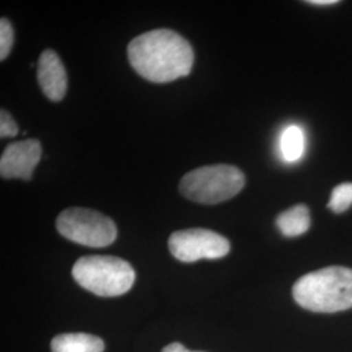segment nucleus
<instances>
[{
    "label": "nucleus",
    "instance_id": "f257e3e1",
    "mask_svg": "<svg viewBox=\"0 0 352 352\" xmlns=\"http://www.w3.org/2000/svg\"><path fill=\"white\" fill-rule=\"evenodd\" d=\"M128 60L144 78L164 84L188 76L195 54L188 41L174 30L155 29L131 41Z\"/></svg>",
    "mask_w": 352,
    "mask_h": 352
},
{
    "label": "nucleus",
    "instance_id": "f03ea898",
    "mask_svg": "<svg viewBox=\"0 0 352 352\" xmlns=\"http://www.w3.org/2000/svg\"><path fill=\"white\" fill-rule=\"evenodd\" d=\"M295 302L304 309L336 314L352 308V269L327 266L305 274L292 287Z\"/></svg>",
    "mask_w": 352,
    "mask_h": 352
},
{
    "label": "nucleus",
    "instance_id": "7ed1b4c3",
    "mask_svg": "<svg viewBox=\"0 0 352 352\" xmlns=\"http://www.w3.org/2000/svg\"><path fill=\"white\" fill-rule=\"evenodd\" d=\"M72 277L82 287L97 296H120L132 289L135 270L126 260L115 256H84L72 267Z\"/></svg>",
    "mask_w": 352,
    "mask_h": 352
},
{
    "label": "nucleus",
    "instance_id": "20e7f679",
    "mask_svg": "<svg viewBox=\"0 0 352 352\" xmlns=\"http://www.w3.org/2000/svg\"><path fill=\"white\" fill-rule=\"evenodd\" d=\"M245 186V176L232 164H212L192 170L179 183L180 193L190 201L215 205L235 197Z\"/></svg>",
    "mask_w": 352,
    "mask_h": 352
},
{
    "label": "nucleus",
    "instance_id": "39448f33",
    "mask_svg": "<svg viewBox=\"0 0 352 352\" xmlns=\"http://www.w3.org/2000/svg\"><path fill=\"white\" fill-rule=\"evenodd\" d=\"M56 230L65 239L91 248L107 247L118 236V228L111 218L87 208L63 210L56 218Z\"/></svg>",
    "mask_w": 352,
    "mask_h": 352
},
{
    "label": "nucleus",
    "instance_id": "423d86ee",
    "mask_svg": "<svg viewBox=\"0 0 352 352\" xmlns=\"http://www.w3.org/2000/svg\"><path fill=\"white\" fill-rule=\"evenodd\" d=\"M168 248L176 260L195 263L202 258H222L230 252V241L206 228H189L171 234Z\"/></svg>",
    "mask_w": 352,
    "mask_h": 352
},
{
    "label": "nucleus",
    "instance_id": "0eeeda50",
    "mask_svg": "<svg viewBox=\"0 0 352 352\" xmlns=\"http://www.w3.org/2000/svg\"><path fill=\"white\" fill-rule=\"evenodd\" d=\"M42 155L38 140L29 139L10 144L0 158V175L4 179L30 180Z\"/></svg>",
    "mask_w": 352,
    "mask_h": 352
},
{
    "label": "nucleus",
    "instance_id": "6e6552de",
    "mask_svg": "<svg viewBox=\"0 0 352 352\" xmlns=\"http://www.w3.org/2000/svg\"><path fill=\"white\" fill-rule=\"evenodd\" d=\"M38 82L45 96L52 102H60L67 93L68 77L63 62L54 50L43 51L38 59Z\"/></svg>",
    "mask_w": 352,
    "mask_h": 352
},
{
    "label": "nucleus",
    "instance_id": "1a4fd4ad",
    "mask_svg": "<svg viewBox=\"0 0 352 352\" xmlns=\"http://www.w3.org/2000/svg\"><path fill=\"white\" fill-rule=\"evenodd\" d=\"M103 340L87 333L60 334L51 340L52 352H103Z\"/></svg>",
    "mask_w": 352,
    "mask_h": 352
},
{
    "label": "nucleus",
    "instance_id": "9d476101",
    "mask_svg": "<svg viewBox=\"0 0 352 352\" xmlns=\"http://www.w3.org/2000/svg\"><path fill=\"white\" fill-rule=\"evenodd\" d=\"M277 227L286 238L300 236L311 227L309 209L302 204L289 208L286 212L278 215Z\"/></svg>",
    "mask_w": 352,
    "mask_h": 352
},
{
    "label": "nucleus",
    "instance_id": "9b49d317",
    "mask_svg": "<svg viewBox=\"0 0 352 352\" xmlns=\"http://www.w3.org/2000/svg\"><path fill=\"white\" fill-rule=\"evenodd\" d=\"M280 151L286 161L295 162L302 155L304 151V135L298 126H289L282 135Z\"/></svg>",
    "mask_w": 352,
    "mask_h": 352
},
{
    "label": "nucleus",
    "instance_id": "f8f14e48",
    "mask_svg": "<svg viewBox=\"0 0 352 352\" xmlns=\"http://www.w3.org/2000/svg\"><path fill=\"white\" fill-rule=\"evenodd\" d=\"M352 206V183H343L331 192L327 208L334 213L340 214L349 210Z\"/></svg>",
    "mask_w": 352,
    "mask_h": 352
},
{
    "label": "nucleus",
    "instance_id": "ddd939ff",
    "mask_svg": "<svg viewBox=\"0 0 352 352\" xmlns=\"http://www.w3.org/2000/svg\"><path fill=\"white\" fill-rule=\"evenodd\" d=\"M14 33L11 23L1 17L0 20V60H6L12 50Z\"/></svg>",
    "mask_w": 352,
    "mask_h": 352
},
{
    "label": "nucleus",
    "instance_id": "4468645a",
    "mask_svg": "<svg viewBox=\"0 0 352 352\" xmlns=\"http://www.w3.org/2000/svg\"><path fill=\"white\" fill-rule=\"evenodd\" d=\"M17 133H19V128L14 123L11 113L7 110H1L0 111V136L3 139L14 138Z\"/></svg>",
    "mask_w": 352,
    "mask_h": 352
},
{
    "label": "nucleus",
    "instance_id": "2eb2a0df",
    "mask_svg": "<svg viewBox=\"0 0 352 352\" xmlns=\"http://www.w3.org/2000/svg\"><path fill=\"white\" fill-rule=\"evenodd\" d=\"M162 352H202V351H190L187 347H184L182 343L179 342H174L168 346H166Z\"/></svg>",
    "mask_w": 352,
    "mask_h": 352
},
{
    "label": "nucleus",
    "instance_id": "dca6fc26",
    "mask_svg": "<svg viewBox=\"0 0 352 352\" xmlns=\"http://www.w3.org/2000/svg\"><path fill=\"white\" fill-rule=\"evenodd\" d=\"M308 4L311 6H321V7H325V6H334V4H338L340 1L338 0H309L307 1Z\"/></svg>",
    "mask_w": 352,
    "mask_h": 352
}]
</instances>
